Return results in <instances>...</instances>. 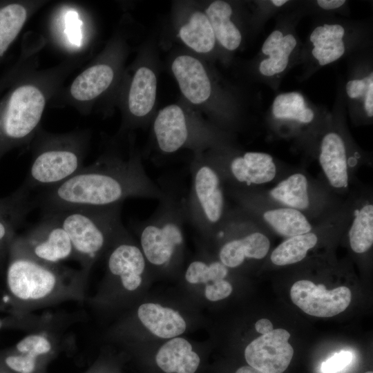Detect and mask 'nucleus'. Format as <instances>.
Segmentation results:
<instances>
[{"mask_svg": "<svg viewBox=\"0 0 373 373\" xmlns=\"http://www.w3.org/2000/svg\"><path fill=\"white\" fill-rule=\"evenodd\" d=\"M296 43L295 37L291 34L283 36L280 30L272 32L262 47V52L269 57L260 62V72L265 76L282 73L287 66L289 56Z\"/></svg>", "mask_w": 373, "mask_h": 373, "instance_id": "nucleus-22", "label": "nucleus"}, {"mask_svg": "<svg viewBox=\"0 0 373 373\" xmlns=\"http://www.w3.org/2000/svg\"><path fill=\"white\" fill-rule=\"evenodd\" d=\"M191 185L185 197L189 221L204 240L213 238L223 222L224 196L221 177L202 153L191 165Z\"/></svg>", "mask_w": 373, "mask_h": 373, "instance_id": "nucleus-6", "label": "nucleus"}, {"mask_svg": "<svg viewBox=\"0 0 373 373\" xmlns=\"http://www.w3.org/2000/svg\"><path fill=\"white\" fill-rule=\"evenodd\" d=\"M164 195L154 213L136 224L137 241L152 274L172 275L180 270L184 255L185 198L162 186Z\"/></svg>", "mask_w": 373, "mask_h": 373, "instance_id": "nucleus-4", "label": "nucleus"}, {"mask_svg": "<svg viewBox=\"0 0 373 373\" xmlns=\"http://www.w3.org/2000/svg\"><path fill=\"white\" fill-rule=\"evenodd\" d=\"M263 218L277 233L288 238L312 230L307 218L299 210L293 208L268 210L263 213Z\"/></svg>", "mask_w": 373, "mask_h": 373, "instance_id": "nucleus-26", "label": "nucleus"}, {"mask_svg": "<svg viewBox=\"0 0 373 373\" xmlns=\"http://www.w3.org/2000/svg\"><path fill=\"white\" fill-rule=\"evenodd\" d=\"M317 241V236L312 232L288 238L272 251L271 260L279 266L298 262L305 258Z\"/></svg>", "mask_w": 373, "mask_h": 373, "instance_id": "nucleus-28", "label": "nucleus"}, {"mask_svg": "<svg viewBox=\"0 0 373 373\" xmlns=\"http://www.w3.org/2000/svg\"><path fill=\"white\" fill-rule=\"evenodd\" d=\"M114 70L106 64L93 65L73 80L70 88L71 97L77 102H89L102 94L111 84Z\"/></svg>", "mask_w": 373, "mask_h": 373, "instance_id": "nucleus-20", "label": "nucleus"}, {"mask_svg": "<svg viewBox=\"0 0 373 373\" xmlns=\"http://www.w3.org/2000/svg\"><path fill=\"white\" fill-rule=\"evenodd\" d=\"M290 296L293 303L306 314L327 318L345 311L351 302L352 293L345 286L327 290L322 284L300 280L291 286Z\"/></svg>", "mask_w": 373, "mask_h": 373, "instance_id": "nucleus-12", "label": "nucleus"}, {"mask_svg": "<svg viewBox=\"0 0 373 373\" xmlns=\"http://www.w3.org/2000/svg\"><path fill=\"white\" fill-rule=\"evenodd\" d=\"M373 81L372 73L363 79H354L349 81L346 84L347 95L352 99L365 95L369 84Z\"/></svg>", "mask_w": 373, "mask_h": 373, "instance_id": "nucleus-35", "label": "nucleus"}, {"mask_svg": "<svg viewBox=\"0 0 373 373\" xmlns=\"http://www.w3.org/2000/svg\"><path fill=\"white\" fill-rule=\"evenodd\" d=\"M122 204L104 207H77L45 214L54 216L68 233L74 260L90 272L125 228L121 218Z\"/></svg>", "mask_w": 373, "mask_h": 373, "instance_id": "nucleus-5", "label": "nucleus"}, {"mask_svg": "<svg viewBox=\"0 0 373 373\" xmlns=\"http://www.w3.org/2000/svg\"><path fill=\"white\" fill-rule=\"evenodd\" d=\"M344 28L338 24H324L316 28L310 35L314 48L312 55L321 66L339 59L345 52Z\"/></svg>", "mask_w": 373, "mask_h": 373, "instance_id": "nucleus-23", "label": "nucleus"}, {"mask_svg": "<svg viewBox=\"0 0 373 373\" xmlns=\"http://www.w3.org/2000/svg\"><path fill=\"white\" fill-rule=\"evenodd\" d=\"M319 162L329 184L337 189L348 184L347 162L343 139L336 133L323 138Z\"/></svg>", "mask_w": 373, "mask_h": 373, "instance_id": "nucleus-19", "label": "nucleus"}, {"mask_svg": "<svg viewBox=\"0 0 373 373\" xmlns=\"http://www.w3.org/2000/svg\"><path fill=\"white\" fill-rule=\"evenodd\" d=\"M6 270L8 312L22 316L65 302L84 303L90 272L38 260L14 240Z\"/></svg>", "mask_w": 373, "mask_h": 373, "instance_id": "nucleus-2", "label": "nucleus"}, {"mask_svg": "<svg viewBox=\"0 0 373 373\" xmlns=\"http://www.w3.org/2000/svg\"><path fill=\"white\" fill-rule=\"evenodd\" d=\"M66 320L65 313H35L27 315L0 316V332L6 329H17L28 333L62 323Z\"/></svg>", "mask_w": 373, "mask_h": 373, "instance_id": "nucleus-29", "label": "nucleus"}, {"mask_svg": "<svg viewBox=\"0 0 373 373\" xmlns=\"http://www.w3.org/2000/svg\"><path fill=\"white\" fill-rule=\"evenodd\" d=\"M344 0H318V6L325 10L336 9L342 6L345 3Z\"/></svg>", "mask_w": 373, "mask_h": 373, "instance_id": "nucleus-39", "label": "nucleus"}, {"mask_svg": "<svg viewBox=\"0 0 373 373\" xmlns=\"http://www.w3.org/2000/svg\"><path fill=\"white\" fill-rule=\"evenodd\" d=\"M289 337L287 330L276 329L253 340L244 351L247 365L262 373L285 372L294 355Z\"/></svg>", "mask_w": 373, "mask_h": 373, "instance_id": "nucleus-13", "label": "nucleus"}, {"mask_svg": "<svg viewBox=\"0 0 373 373\" xmlns=\"http://www.w3.org/2000/svg\"><path fill=\"white\" fill-rule=\"evenodd\" d=\"M235 373H262L249 365H243L236 370Z\"/></svg>", "mask_w": 373, "mask_h": 373, "instance_id": "nucleus-40", "label": "nucleus"}, {"mask_svg": "<svg viewBox=\"0 0 373 373\" xmlns=\"http://www.w3.org/2000/svg\"><path fill=\"white\" fill-rule=\"evenodd\" d=\"M43 373H46V372H43Z\"/></svg>", "mask_w": 373, "mask_h": 373, "instance_id": "nucleus-45", "label": "nucleus"}, {"mask_svg": "<svg viewBox=\"0 0 373 373\" xmlns=\"http://www.w3.org/2000/svg\"><path fill=\"white\" fill-rule=\"evenodd\" d=\"M216 170L227 171L230 178L247 186L271 182L276 174L272 157L260 152H247L235 156L228 162L227 168Z\"/></svg>", "mask_w": 373, "mask_h": 373, "instance_id": "nucleus-17", "label": "nucleus"}, {"mask_svg": "<svg viewBox=\"0 0 373 373\" xmlns=\"http://www.w3.org/2000/svg\"><path fill=\"white\" fill-rule=\"evenodd\" d=\"M0 373H14L6 367L3 363L0 361Z\"/></svg>", "mask_w": 373, "mask_h": 373, "instance_id": "nucleus-41", "label": "nucleus"}, {"mask_svg": "<svg viewBox=\"0 0 373 373\" xmlns=\"http://www.w3.org/2000/svg\"><path fill=\"white\" fill-rule=\"evenodd\" d=\"M121 357L104 350L85 373H120Z\"/></svg>", "mask_w": 373, "mask_h": 373, "instance_id": "nucleus-33", "label": "nucleus"}, {"mask_svg": "<svg viewBox=\"0 0 373 373\" xmlns=\"http://www.w3.org/2000/svg\"><path fill=\"white\" fill-rule=\"evenodd\" d=\"M162 186L146 173L137 155H104L60 184L39 195L44 213L77 207H104L130 198L160 200Z\"/></svg>", "mask_w": 373, "mask_h": 373, "instance_id": "nucleus-1", "label": "nucleus"}, {"mask_svg": "<svg viewBox=\"0 0 373 373\" xmlns=\"http://www.w3.org/2000/svg\"><path fill=\"white\" fill-rule=\"evenodd\" d=\"M193 130L182 108L176 104L161 109L153 122L156 143L164 153H172L185 147L193 138Z\"/></svg>", "mask_w": 373, "mask_h": 373, "instance_id": "nucleus-15", "label": "nucleus"}, {"mask_svg": "<svg viewBox=\"0 0 373 373\" xmlns=\"http://www.w3.org/2000/svg\"><path fill=\"white\" fill-rule=\"evenodd\" d=\"M6 308L0 305V310H4Z\"/></svg>", "mask_w": 373, "mask_h": 373, "instance_id": "nucleus-43", "label": "nucleus"}, {"mask_svg": "<svg viewBox=\"0 0 373 373\" xmlns=\"http://www.w3.org/2000/svg\"><path fill=\"white\" fill-rule=\"evenodd\" d=\"M364 108L368 117L373 116V81L371 82L365 94Z\"/></svg>", "mask_w": 373, "mask_h": 373, "instance_id": "nucleus-37", "label": "nucleus"}, {"mask_svg": "<svg viewBox=\"0 0 373 373\" xmlns=\"http://www.w3.org/2000/svg\"><path fill=\"white\" fill-rule=\"evenodd\" d=\"M28 15L27 8L19 3H11L0 8V56L19 35Z\"/></svg>", "mask_w": 373, "mask_h": 373, "instance_id": "nucleus-30", "label": "nucleus"}, {"mask_svg": "<svg viewBox=\"0 0 373 373\" xmlns=\"http://www.w3.org/2000/svg\"><path fill=\"white\" fill-rule=\"evenodd\" d=\"M14 239L10 224L0 216V256L7 248L10 249Z\"/></svg>", "mask_w": 373, "mask_h": 373, "instance_id": "nucleus-36", "label": "nucleus"}, {"mask_svg": "<svg viewBox=\"0 0 373 373\" xmlns=\"http://www.w3.org/2000/svg\"><path fill=\"white\" fill-rule=\"evenodd\" d=\"M157 79L150 68H139L133 77L128 96L131 114L137 118L147 115L152 110L156 98Z\"/></svg>", "mask_w": 373, "mask_h": 373, "instance_id": "nucleus-21", "label": "nucleus"}, {"mask_svg": "<svg viewBox=\"0 0 373 373\" xmlns=\"http://www.w3.org/2000/svg\"><path fill=\"white\" fill-rule=\"evenodd\" d=\"M365 373H373V372H372V371H367V372H366Z\"/></svg>", "mask_w": 373, "mask_h": 373, "instance_id": "nucleus-44", "label": "nucleus"}, {"mask_svg": "<svg viewBox=\"0 0 373 373\" xmlns=\"http://www.w3.org/2000/svg\"><path fill=\"white\" fill-rule=\"evenodd\" d=\"M171 70L182 93L190 102L200 104L209 98L210 79L198 59L189 55L178 56L173 60Z\"/></svg>", "mask_w": 373, "mask_h": 373, "instance_id": "nucleus-16", "label": "nucleus"}, {"mask_svg": "<svg viewBox=\"0 0 373 373\" xmlns=\"http://www.w3.org/2000/svg\"><path fill=\"white\" fill-rule=\"evenodd\" d=\"M352 359V355L349 352H341L323 363L322 371L323 373H336L342 370Z\"/></svg>", "mask_w": 373, "mask_h": 373, "instance_id": "nucleus-34", "label": "nucleus"}, {"mask_svg": "<svg viewBox=\"0 0 373 373\" xmlns=\"http://www.w3.org/2000/svg\"><path fill=\"white\" fill-rule=\"evenodd\" d=\"M207 17L213 28L216 39L226 49H237L242 41L238 28L231 21L232 8L223 1H213L206 9Z\"/></svg>", "mask_w": 373, "mask_h": 373, "instance_id": "nucleus-24", "label": "nucleus"}, {"mask_svg": "<svg viewBox=\"0 0 373 373\" xmlns=\"http://www.w3.org/2000/svg\"><path fill=\"white\" fill-rule=\"evenodd\" d=\"M151 358L154 373H199L203 369L202 354L181 336L163 341Z\"/></svg>", "mask_w": 373, "mask_h": 373, "instance_id": "nucleus-14", "label": "nucleus"}, {"mask_svg": "<svg viewBox=\"0 0 373 373\" xmlns=\"http://www.w3.org/2000/svg\"><path fill=\"white\" fill-rule=\"evenodd\" d=\"M46 104L43 90L35 84H25L12 93L2 120L1 133L12 142H23L35 133Z\"/></svg>", "mask_w": 373, "mask_h": 373, "instance_id": "nucleus-9", "label": "nucleus"}, {"mask_svg": "<svg viewBox=\"0 0 373 373\" xmlns=\"http://www.w3.org/2000/svg\"><path fill=\"white\" fill-rule=\"evenodd\" d=\"M270 248L269 238L252 231L227 239L218 250V260L229 269L241 266L247 259H262Z\"/></svg>", "mask_w": 373, "mask_h": 373, "instance_id": "nucleus-18", "label": "nucleus"}, {"mask_svg": "<svg viewBox=\"0 0 373 373\" xmlns=\"http://www.w3.org/2000/svg\"><path fill=\"white\" fill-rule=\"evenodd\" d=\"M229 268L218 259H212L203 250L186 267L183 278L185 285L210 303L228 298L233 291L227 280Z\"/></svg>", "mask_w": 373, "mask_h": 373, "instance_id": "nucleus-11", "label": "nucleus"}, {"mask_svg": "<svg viewBox=\"0 0 373 373\" xmlns=\"http://www.w3.org/2000/svg\"><path fill=\"white\" fill-rule=\"evenodd\" d=\"M272 112L278 119H295L302 123L311 122L313 111L306 106L303 96L297 92L278 95L273 103Z\"/></svg>", "mask_w": 373, "mask_h": 373, "instance_id": "nucleus-32", "label": "nucleus"}, {"mask_svg": "<svg viewBox=\"0 0 373 373\" xmlns=\"http://www.w3.org/2000/svg\"><path fill=\"white\" fill-rule=\"evenodd\" d=\"M352 249L362 254L373 244V205L367 204L356 211L349 231Z\"/></svg>", "mask_w": 373, "mask_h": 373, "instance_id": "nucleus-31", "label": "nucleus"}, {"mask_svg": "<svg viewBox=\"0 0 373 373\" xmlns=\"http://www.w3.org/2000/svg\"><path fill=\"white\" fill-rule=\"evenodd\" d=\"M178 36L194 51L200 53L210 52L216 44L213 28L205 13L196 11L180 29Z\"/></svg>", "mask_w": 373, "mask_h": 373, "instance_id": "nucleus-25", "label": "nucleus"}, {"mask_svg": "<svg viewBox=\"0 0 373 373\" xmlns=\"http://www.w3.org/2000/svg\"><path fill=\"white\" fill-rule=\"evenodd\" d=\"M14 241L28 254L46 263L61 264L75 258L68 233L51 214H44L36 226Z\"/></svg>", "mask_w": 373, "mask_h": 373, "instance_id": "nucleus-10", "label": "nucleus"}, {"mask_svg": "<svg viewBox=\"0 0 373 373\" xmlns=\"http://www.w3.org/2000/svg\"><path fill=\"white\" fill-rule=\"evenodd\" d=\"M70 323L52 325L28 333L13 346L0 350V361L14 373H43L61 352L74 345L66 332Z\"/></svg>", "mask_w": 373, "mask_h": 373, "instance_id": "nucleus-8", "label": "nucleus"}, {"mask_svg": "<svg viewBox=\"0 0 373 373\" xmlns=\"http://www.w3.org/2000/svg\"><path fill=\"white\" fill-rule=\"evenodd\" d=\"M104 257V276L86 302L99 314H124L138 303L152 272L137 242L126 228Z\"/></svg>", "mask_w": 373, "mask_h": 373, "instance_id": "nucleus-3", "label": "nucleus"}, {"mask_svg": "<svg viewBox=\"0 0 373 373\" xmlns=\"http://www.w3.org/2000/svg\"><path fill=\"white\" fill-rule=\"evenodd\" d=\"M255 329L262 335L267 334L274 329L273 324L267 318H261L255 323Z\"/></svg>", "mask_w": 373, "mask_h": 373, "instance_id": "nucleus-38", "label": "nucleus"}, {"mask_svg": "<svg viewBox=\"0 0 373 373\" xmlns=\"http://www.w3.org/2000/svg\"><path fill=\"white\" fill-rule=\"evenodd\" d=\"M85 139L77 135L48 136L35 150L23 189L53 188L84 166Z\"/></svg>", "mask_w": 373, "mask_h": 373, "instance_id": "nucleus-7", "label": "nucleus"}, {"mask_svg": "<svg viewBox=\"0 0 373 373\" xmlns=\"http://www.w3.org/2000/svg\"><path fill=\"white\" fill-rule=\"evenodd\" d=\"M307 188L306 177L302 173H294L279 182L269 194L276 201L300 211L309 207Z\"/></svg>", "mask_w": 373, "mask_h": 373, "instance_id": "nucleus-27", "label": "nucleus"}, {"mask_svg": "<svg viewBox=\"0 0 373 373\" xmlns=\"http://www.w3.org/2000/svg\"><path fill=\"white\" fill-rule=\"evenodd\" d=\"M287 2V0H272L271 1V3L276 6H282Z\"/></svg>", "mask_w": 373, "mask_h": 373, "instance_id": "nucleus-42", "label": "nucleus"}]
</instances>
